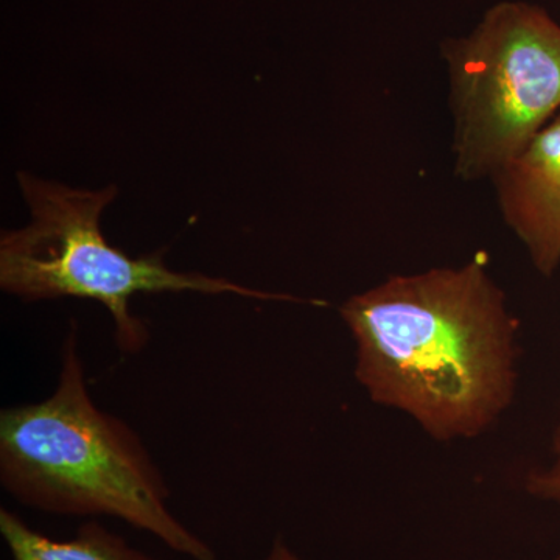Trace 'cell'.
Masks as SVG:
<instances>
[{
  "mask_svg": "<svg viewBox=\"0 0 560 560\" xmlns=\"http://www.w3.org/2000/svg\"><path fill=\"white\" fill-rule=\"evenodd\" d=\"M340 315L366 396L431 440L480 438L514 404L521 323L482 254L459 267L389 276L350 296Z\"/></svg>",
  "mask_w": 560,
  "mask_h": 560,
  "instance_id": "cell-1",
  "label": "cell"
},
{
  "mask_svg": "<svg viewBox=\"0 0 560 560\" xmlns=\"http://www.w3.org/2000/svg\"><path fill=\"white\" fill-rule=\"evenodd\" d=\"M0 485L33 510L119 518L180 556L217 560L173 514L171 489L142 438L92 399L75 324L54 393L0 412Z\"/></svg>",
  "mask_w": 560,
  "mask_h": 560,
  "instance_id": "cell-2",
  "label": "cell"
},
{
  "mask_svg": "<svg viewBox=\"0 0 560 560\" xmlns=\"http://www.w3.org/2000/svg\"><path fill=\"white\" fill-rule=\"evenodd\" d=\"M32 220L0 237V287L24 301L77 298L101 302L113 316L114 340L124 353H138L150 340L147 324L132 315L139 293L237 294L259 301L311 302L268 293L230 279L168 268L160 253L130 257L109 245L101 230L103 210L119 195L117 186L75 189L31 173H18Z\"/></svg>",
  "mask_w": 560,
  "mask_h": 560,
  "instance_id": "cell-3",
  "label": "cell"
},
{
  "mask_svg": "<svg viewBox=\"0 0 560 560\" xmlns=\"http://www.w3.org/2000/svg\"><path fill=\"white\" fill-rule=\"evenodd\" d=\"M455 175L492 178L560 109V25L526 2H500L445 40Z\"/></svg>",
  "mask_w": 560,
  "mask_h": 560,
  "instance_id": "cell-4",
  "label": "cell"
},
{
  "mask_svg": "<svg viewBox=\"0 0 560 560\" xmlns=\"http://www.w3.org/2000/svg\"><path fill=\"white\" fill-rule=\"evenodd\" d=\"M490 179L504 223L551 278L560 267V114Z\"/></svg>",
  "mask_w": 560,
  "mask_h": 560,
  "instance_id": "cell-5",
  "label": "cell"
},
{
  "mask_svg": "<svg viewBox=\"0 0 560 560\" xmlns=\"http://www.w3.org/2000/svg\"><path fill=\"white\" fill-rule=\"evenodd\" d=\"M0 536L13 560H154L95 521L83 523L70 539H51L2 508Z\"/></svg>",
  "mask_w": 560,
  "mask_h": 560,
  "instance_id": "cell-6",
  "label": "cell"
},
{
  "mask_svg": "<svg viewBox=\"0 0 560 560\" xmlns=\"http://www.w3.org/2000/svg\"><path fill=\"white\" fill-rule=\"evenodd\" d=\"M523 489L533 499L560 508V418L552 431L550 460L525 475Z\"/></svg>",
  "mask_w": 560,
  "mask_h": 560,
  "instance_id": "cell-7",
  "label": "cell"
},
{
  "mask_svg": "<svg viewBox=\"0 0 560 560\" xmlns=\"http://www.w3.org/2000/svg\"><path fill=\"white\" fill-rule=\"evenodd\" d=\"M261 560H302L283 539L272 541L270 551Z\"/></svg>",
  "mask_w": 560,
  "mask_h": 560,
  "instance_id": "cell-8",
  "label": "cell"
},
{
  "mask_svg": "<svg viewBox=\"0 0 560 560\" xmlns=\"http://www.w3.org/2000/svg\"><path fill=\"white\" fill-rule=\"evenodd\" d=\"M555 560H560V552L558 556H556Z\"/></svg>",
  "mask_w": 560,
  "mask_h": 560,
  "instance_id": "cell-9",
  "label": "cell"
}]
</instances>
